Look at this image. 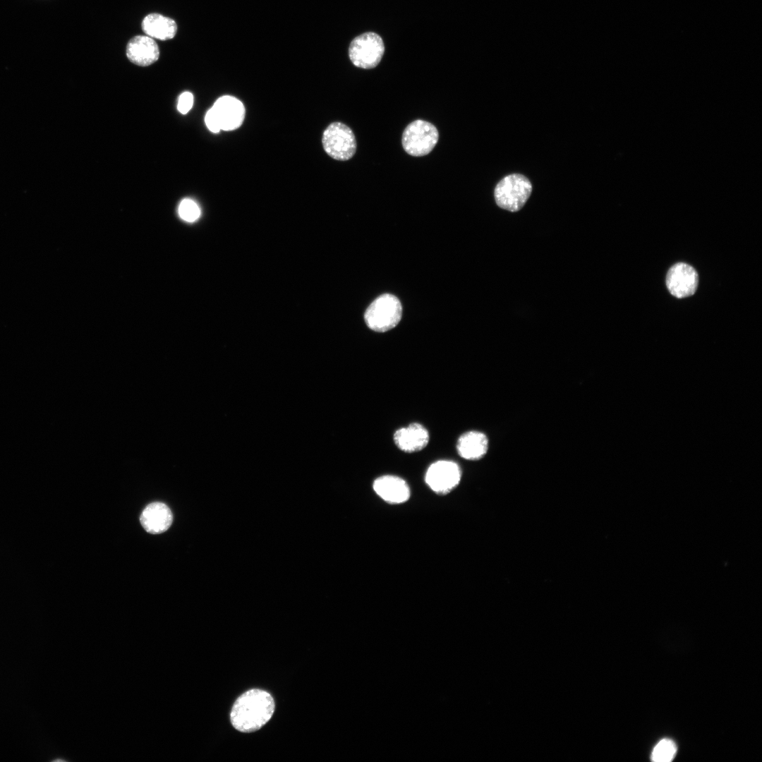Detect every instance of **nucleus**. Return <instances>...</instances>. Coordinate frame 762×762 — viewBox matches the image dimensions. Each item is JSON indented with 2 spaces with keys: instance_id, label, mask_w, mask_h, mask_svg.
Listing matches in <instances>:
<instances>
[{
  "instance_id": "obj_1",
  "label": "nucleus",
  "mask_w": 762,
  "mask_h": 762,
  "mask_svg": "<svg viewBox=\"0 0 762 762\" xmlns=\"http://www.w3.org/2000/svg\"><path fill=\"white\" fill-rule=\"evenodd\" d=\"M272 695L262 689H250L237 698L230 713L233 727L241 732L260 730L272 718L274 711Z\"/></svg>"
},
{
  "instance_id": "obj_2",
  "label": "nucleus",
  "mask_w": 762,
  "mask_h": 762,
  "mask_svg": "<svg viewBox=\"0 0 762 762\" xmlns=\"http://www.w3.org/2000/svg\"><path fill=\"white\" fill-rule=\"evenodd\" d=\"M531 191L530 181L524 175L514 174L500 181L495 188L494 195L500 207L517 212L525 205Z\"/></svg>"
},
{
  "instance_id": "obj_3",
  "label": "nucleus",
  "mask_w": 762,
  "mask_h": 762,
  "mask_svg": "<svg viewBox=\"0 0 762 762\" xmlns=\"http://www.w3.org/2000/svg\"><path fill=\"white\" fill-rule=\"evenodd\" d=\"M402 307L394 295L386 294L377 298L367 308L364 319L373 331L387 332L397 325L401 318Z\"/></svg>"
},
{
  "instance_id": "obj_4",
  "label": "nucleus",
  "mask_w": 762,
  "mask_h": 762,
  "mask_svg": "<svg viewBox=\"0 0 762 762\" xmlns=\"http://www.w3.org/2000/svg\"><path fill=\"white\" fill-rule=\"evenodd\" d=\"M438 138V131L433 123L417 119L405 128L402 133L401 143L409 155L422 157L433 150Z\"/></svg>"
},
{
  "instance_id": "obj_5",
  "label": "nucleus",
  "mask_w": 762,
  "mask_h": 762,
  "mask_svg": "<svg viewBox=\"0 0 762 762\" xmlns=\"http://www.w3.org/2000/svg\"><path fill=\"white\" fill-rule=\"evenodd\" d=\"M322 143L325 152L332 158L346 161L356 151V137L352 130L341 122L330 123L324 131Z\"/></svg>"
},
{
  "instance_id": "obj_6",
  "label": "nucleus",
  "mask_w": 762,
  "mask_h": 762,
  "mask_svg": "<svg viewBox=\"0 0 762 762\" xmlns=\"http://www.w3.org/2000/svg\"><path fill=\"white\" fill-rule=\"evenodd\" d=\"M385 52L382 39L375 32H369L355 37L349 48V59L358 68L370 69L380 62Z\"/></svg>"
},
{
  "instance_id": "obj_7",
  "label": "nucleus",
  "mask_w": 762,
  "mask_h": 762,
  "mask_svg": "<svg viewBox=\"0 0 762 762\" xmlns=\"http://www.w3.org/2000/svg\"><path fill=\"white\" fill-rule=\"evenodd\" d=\"M461 477V471L456 463L449 460H439L428 467L425 480L436 494L445 495L459 485Z\"/></svg>"
},
{
  "instance_id": "obj_8",
  "label": "nucleus",
  "mask_w": 762,
  "mask_h": 762,
  "mask_svg": "<svg viewBox=\"0 0 762 762\" xmlns=\"http://www.w3.org/2000/svg\"><path fill=\"white\" fill-rule=\"evenodd\" d=\"M698 282L696 271L684 262H678L672 266L666 277V285L669 291L679 298L693 295L696 290Z\"/></svg>"
},
{
  "instance_id": "obj_9",
  "label": "nucleus",
  "mask_w": 762,
  "mask_h": 762,
  "mask_svg": "<svg viewBox=\"0 0 762 762\" xmlns=\"http://www.w3.org/2000/svg\"><path fill=\"white\" fill-rule=\"evenodd\" d=\"M211 109L217 120L220 129L223 131H232L240 127L246 114L243 104L236 97L229 95L219 97Z\"/></svg>"
},
{
  "instance_id": "obj_10",
  "label": "nucleus",
  "mask_w": 762,
  "mask_h": 762,
  "mask_svg": "<svg viewBox=\"0 0 762 762\" xmlns=\"http://www.w3.org/2000/svg\"><path fill=\"white\" fill-rule=\"evenodd\" d=\"M373 490L387 503L397 504L406 502L410 497V489L400 477L385 475L375 480Z\"/></svg>"
},
{
  "instance_id": "obj_11",
  "label": "nucleus",
  "mask_w": 762,
  "mask_h": 762,
  "mask_svg": "<svg viewBox=\"0 0 762 762\" xmlns=\"http://www.w3.org/2000/svg\"><path fill=\"white\" fill-rule=\"evenodd\" d=\"M126 56L134 64L147 66L157 61L159 49L152 37L147 35H137L128 41Z\"/></svg>"
},
{
  "instance_id": "obj_12",
  "label": "nucleus",
  "mask_w": 762,
  "mask_h": 762,
  "mask_svg": "<svg viewBox=\"0 0 762 762\" xmlns=\"http://www.w3.org/2000/svg\"><path fill=\"white\" fill-rule=\"evenodd\" d=\"M430 435L428 430L418 423H411L406 427L397 430L394 434V442L397 447L404 452L412 453L422 450L429 442Z\"/></svg>"
},
{
  "instance_id": "obj_13",
  "label": "nucleus",
  "mask_w": 762,
  "mask_h": 762,
  "mask_svg": "<svg viewBox=\"0 0 762 762\" xmlns=\"http://www.w3.org/2000/svg\"><path fill=\"white\" fill-rule=\"evenodd\" d=\"M140 521L147 532L158 534L166 531L170 527L173 516L165 504L155 502L149 504L143 509Z\"/></svg>"
},
{
  "instance_id": "obj_14",
  "label": "nucleus",
  "mask_w": 762,
  "mask_h": 762,
  "mask_svg": "<svg viewBox=\"0 0 762 762\" xmlns=\"http://www.w3.org/2000/svg\"><path fill=\"white\" fill-rule=\"evenodd\" d=\"M488 449V440L485 434L479 431L466 432L457 440L458 454L466 460L475 461L481 459L487 453Z\"/></svg>"
},
{
  "instance_id": "obj_15",
  "label": "nucleus",
  "mask_w": 762,
  "mask_h": 762,
  "mask_svg": "<svg viewBox=\"0 0 762 762\" xmlns=\"http://www.w3.org/2000/svg\"><path fill=\"white\" fill-rule=\"evenodd\" d=\"M143 31L152 39L167 40L172 39L177 32L176 22L159 13H150L142 22Z\"/></svg>"
},
{
  "instance_id": "obj_16",
  "label": "nucleus",
  "mask_w": 762,
  "mask_h": 762,
  "mask_svg": "<svg viewBox=\"0 0 762 762\" xmlns=\"http://www.w3.org/2000/svg\"><path fill=\"white\" fill-rule=\"evenodd\" d=\"M677 753L675 743L670 739H663L654 746L651 753V759L656 762H668L673 759Z\"/></svg>"
},
{
  "instance_id": "obj_17",
  "label": "nucleus",
  "mask_w": 762,
  "mask_h": 762,
  "mask_svg": "<svg viewBox=\"0 0 762 762\" xmlns=\"http://www.w3.org/2000/svg\"><path fill=\"white\" fill-rule=\"evenodd\" d=\"M179 214L184 221L192 222L198 219L200 215V210L193 200L184 199L179 205Z\"/></svg>"
},
{
  "instance_id": "obj_18",
  "label": "nucleus",
  "mask_w": 762,
  "mask_h": 762,
  "mask_svg": "<svg viewBox=\"0 0 762 762\" xmlns=\"http://www.w3.org/2000/svg\"><path fill=\"white\" fill-rule=\"evenodd\" d=\"M193 104V96L189 92L182 93L179 99L178 110L183 114L189 111Z\"/></svg>"
},
{
  "instance_id": "obj_19",
  "label": "nucleus",
  "mask_w": 762,
  "mask_h": 762,
  "mask_svg": "<svg viewBox=\"0 0 762 762\" xmlns=\"http://www.w3.org/2000/svg\"><path fill=\"white\" fill-rule=\"evenodd\" d=\"M205 121L208 129L212 133H219L221 131L217 120L211 109L207 111Z\"/></svg>"
}]
</instances>
